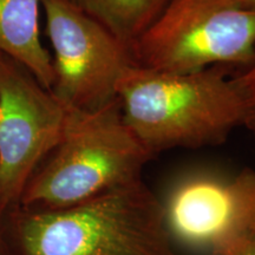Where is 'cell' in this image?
I'll return each instance as SVG.
<instances>
[{
  "label": "cell",
  "instance_id": "obj_1",
  "mask_svg": "<svg viewBox=\"0 0 255 255\" xmlns=\"http://www.w3.org/2000/svg\"><path fill=\"white\" fill-rule=\"evenodd\" d=\"M13 255H176L161 201L141 180L78 205L5 216Z\"/></svg>",
  "mask_w": 255,
  "mask_h": 255
},
{
  "label": "cell",
  "instance_id": "obj_2",
  "mask_svg": "<svg viewBox=\"0 0 255 255\" xmlns=\"http://www.w3.org/2000/svg\"><path fill=\"white\" fill-rule=\"evenodd\" d=\"M123 119L152 155L220 144L244 124V104L223 66L161 72L137 65L117 87Z\"/></svg>",
  "mask_w": 255,
  "mask_h": 255
},
{
  "label": "cell",
  "instance_id": "obj_3",
  "mask_svg": "<svg viewBox=\"0 0 255 255\" xmlns=\"http://www.w3.org/2000/svg\"><path fill=\"white\" fill-rule=\"evenodd\" d=\"M152 155L123 119L119 100L94 111L69 110L62 138L28 181L19 207H71L141 180Z\"/></svg>",
  "mask_w": 255,
  "mask_h": 255
},
{
  "label": "cell",
  "instance_id": "obj_4",
  "mask_svg": "<svg viewBox=\"0 0 255 255\" xmlns=\"http://www.w3.org/2000/svg\"><path fill=\"white\" fill-rule=\"evenodd\" d=\"M131 55L135 65L161 72L244 70L255 57V11L234 0H170Z\"/></svg>",
  "mask_w": 255,
  "mask_h": 255
},
{
  "label": "cell",
  "instance_id": "obj_5",
  "mask_svg": "<svg viewBox=\"0 0 255 255\" xmlns=\"http://www.w3.org/2000/svg\"><path fill=\"white\" fill-rule=\"evenodd\" d=\"M41 8L53 51L51 94L69 110L117 101L123 73L135 65L131 50L69 0H43Z\"/></svg>",
  "mask_w": 255,
  "mask_h": 255
},
{
  "label": "cell",
  "instance_id": "obj_6",
  "mask_svg": "<svg viewBox=\"0 0 255 255\" xmlns=\"http://www.w3.org/2000/svg\"><path fill=\"white\" fill-rule=\"evenodd\" d=\"M68 116L25 66L0 53V215L18 208L32 175L62 138Z\"/></svg>",
  "mask_w": 255,
  "mask_h": 255
},
{
  "label": "cell",
  "instance_id": "obj_7",
  "mask_svg": "<svg viewBox=\"0 0 255 255\" xmlns=\"http://www.w3.org/2000/svg\"><path fill=\"white\" fill-rule=\"evenodd\" d=\"M255 194V170L226 177L195 171L181 177L161 202L171 241L190 250H220L235 233L248 228Z\"/></svg>",
  "mask_w": 255,
  "mask_h": 255
},
{
  "label": "cell",
  "instance_id": "obj_8",
  "mask_svg": "<svg viewBox=\"0 0 255 255\" xmlns=\"http://www.w3.org/2000/svg\"><path fill=\"white\" fill-rule=\"evenodd\" d=\"M43 0H0V53L17 60L50 90L52 59L40 40Z\"/></svg>",
  "mask_w": 255,
  "mask_h": 255
},
{
  "label": "cell",
  "instance_id": "obj_9",
  "mask_svg": "<svg viewBox=\"0 0 255 255\" xmlns=\"http://www.w3.org/2000/svg\"><path fill=\"white\" fill-rule=\"evenodd\" d=\"M131 50L170 0H69Z\"/></svg>",
  "mask_w": 255,
  "mask_h": 255
},
{
  "label": "cell",
  "instance_id": "obj_10",
  "mask_svg": "<svg viewBox=\"0 0 255 255\" xmlns=\"http://www.w3.org/2000/svg\"><path fill=\"white\" fill-rule=\"evenodd\" d=\"M244 104V124L255 139V57L246 69L233 77Z\"/></svg>",
  "mask_w": 255,
  "mask_h": 255
},
{
  "label": "cell",
  "instance_id": "obj_11",
  "mask_svg": "<svg viewBox=\"0 0 255 255\" xmlns=\"http://www.w3.org/2000/svg\"><path fill=\"white\" fill-rule=\"evenodd\" d=\"M215 252L220 255H255V231L247 228L235 233Z\"/></svg>",
  "mask_w": 255,
  "mask_h": 255
},
{
  "label": "cell",
  "instance_id": "obj_12",
  "mask_svg": "<svg viewBox=\"0 0 255 255\" xmlns=\"http://www.w3.org/2000/svg\"><path fill=\"white\" fill-rule=\"evenodd\" d=\"M0 255H13L5 229V216L0 215Z\"/></svg>",
  "mask_w": 255,
  "mask_h": 255
},
{
  "label": "cell",
  "instance_id": "obj_13",
  "mask_svg": "<svg viewBox=\"0 0 255 255\" xmlns=\"http://www.w3.org/2000/svg\"><path fill=\"white\" fill-rule=\"evenodd\" d=\"M248 227H250V229H254L255 231V194H254L253 203H252V207H251L250 219H248Z\"/></svg>",
  "mask_w": 255,
  "mask_h": 255
},
{
  "label": "cell",
  "instance_id": "obj_14",
  "mask_svg": "<svg viewBox=\"0 0 255 255\" xmlns=\"http://www.w3.org/2000/svg\"><path fill=\"white\" fill-rule=\"evenodd\" d=\"M239 5H241L244 8L253 9L255 11V0H234Z\"/></svg>",
  "mask_w": 255,
  "mask_h": 255
},
{
  "label": "cell",
  "instance_id": "obj_15",
  "mask_svg": "<svg viewBox=\"0 0 255 255\" xmlns=\"http://www.w3.org/2000/svg\"><path fill=\"white\" fill-rule=\"evenodd\" d=\"M209 255H220L218 252H212V253H209Z\"/></svg>",
  "mask_w": 255,
  "mask_h": 255
}]
</instances>
